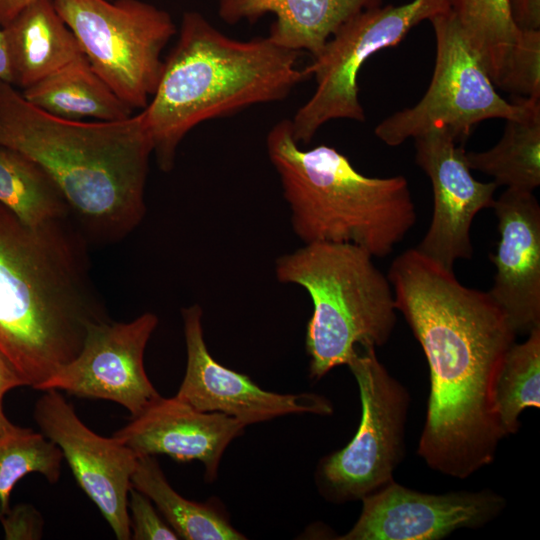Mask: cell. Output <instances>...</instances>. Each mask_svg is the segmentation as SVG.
Listing matches in <instances>:
<instances>
[{"label":"cell","instance_id":"cell-19","mask_svg":"<svg viewBox=\"0 0 540 540\" xmlns=\"http://www.w3.org/2000/svg\"><path fill=\"white\" fill-rule=\"evenodd\" d=\"M382 0H219L218 15L227 24L255 22L275 15L269 37L278 45L317 56L326 42L358 13Z\"/></svg>","mask_w":540,"mask_h":540},{"label":"cell","instance_id":"cell-12","mask_svg":"<svg viewBox=\"0 0 540 540\" xmlns=\"http://www.w3.org/2000/svg\"><path fill=\"white\" fill-rule=\"evenodd\" d=\"M33 410L40 432L61 450L86 495L119 540L131 539L128 495L137 455L89 429L59 390H44Z\"/></svg>","mask_w":540,"mask_h":540},{"label":"cell","instance_id":"cell-27","mask_svg":"<svg viewBox=\"0 0 540 540\" xmlns=\"http://www.w3.org/2000/svg\"><path fill=\"white\" fill-rule=\"evenodd\" d=\"M128 513L131 539L133 540H177V533L157 514L151 500L131 487L128 495Z\"/></svg>","mask_w":540,"mask_h":540},{"label":"cell","instance_id":"cell-1","mask_svg":"<svg viewBox=\"0 0 540 540\" xmlns=\"http://www.w3.org/2000/svg\"><path fill=\"white\" fill-rule=\"evenodd\" d=\"M387 276L429 365L418 455L431 469L465 479L494 460L504 438L491 395L517 333L489 292L463 285L416 248L399 254Z\"/></svg>","mask_w":540,"mask_h":540},{"label":"cell","instance_id":"cell-4","mask_svg":"<svg viewBox=\"0 0 540 540\" xmlns=\"http://www.w3.org/2000/svg\"><path fill=\"white\" fill-rule=\"evenodd\" d=\"M298 57L269 36L236 40L201 13L185 12L157 88L141 111L159 168H173L179 144L200 123L285 99L307 78Z\"/></svg>","mask_w":540,"mask_h":540},{"label":"cell","instance_id":"cell-13","mask_svg":"<svg viewBox=\"0 0 540 540\" xmlns=\"http://www.w3.org/2000/svg\"><path fill=\"white\" fill-rule=\"evenodd\" d=\"M415 140V161L429 177L433 190L430 225L415 248L453 269L456 261L470 259L472 222L483 209L492 208L497 185L476 180L463 144L446 130L432 129Z\"/></svg>","mask_w":540,"mask_h":540},{"label":"cell","instance_id":"cell-24","mask_svg":"<svg viewBox=\"0 0 540 540\" xmlns=\"http://www.w3.org/2000/svg\"><path fill=\"white\" fill-rule=\"evenodd\" d=\"M0 203L32 227L72 214L53 178L29 157L4 146H0Z\"/></svg>","mask_w":540,"mask_h":540},{"label":"cell","instance_id":"cell-28","mask_svg":"<svg viewBox=\"0 0 540 540\" xmlns=\"http://www.w3.org/2000/svg\"><path fill=\"white\" fill-rule=\"evenodd\" d=\"M0 523L6 540H38L43 535V518L31 504L11 507Z\"/></svg>","mask_w":540,"mask_h":540},{"label":"cell","instance_id":"cell-8","mask_svg":"<svg viewBox=\"0 0 540 540\" xmlns=\"http://www.w3.org/2000/svg\"><path fill=\"white\" fill-rule=\"evenodd\" d=\"M429 21L436 40L430 85L417 104L380 122L375 135L394 147L432 129H444L463 144L473 128L484 120H507L523 115L526 97L514 96L510 102L500 96L468 46L452 11Z\"/></svg>","mask_w":540,"mask_h":540},{"label":"cell","instance_id":"cell-9","mask_svg":"<svg viewBox=\"0 0 540 540\" xmlns=\"http://www.w3.org/2000/svg\"><path fill=\"white\" fill-rule=\"evenodd\" d=\"M375 349L357 347L347 364L359 388L358 430L345 447L321 459L316 471L320 492L335 503L362 500L385 487L404 457L410 395Z\"/></svg>","mask_w":540,"mask_h":540},{"label":"cell","instance_id":"cell-33","mask_svg":"<svg viewBox=\"0 0 540 540\" xmlns=\"http://www.w3.org/2000/svg\"><path fill=\"white\" fill-rule=\"evenodd\" d=\"M17 426L9 421L3 409V399L0 398V437L11 432Z\"/></svg>","mask_w":540,"mask_h":540},{"label":"cell","instance_id":"cell-16","mask_svg":"<svg viewBox=\"0 0 540 540\" xmlns=\"http://www.w3.org/2000/svg\"><path fill=\"white\" fill-rule=\"evenodd\" d=\"M500 235L488 291L516 333L540 327V205L533 192L507 189L492 206Z\"/></svg>","mask_w":540,"mask_h":540},{"label":"cell","instance_id":"cell-29","mask_svg":"<svg viewBox=\"0 0 540 540\" xmlns=\"http://www.w3.org/2000/svg\"><path fill=\"white\" fill-rule=\"evenodd\" d=\"M514 22L522 30H540V0H509Z\"/></svg>","mask_w":540,"mask_h":540},{"label":"cell","instance_id":"cell-25","mask_svg":"<svg viewBox=\"0 0 540 540\" xmlns=\"http://www.w3.org/2000/svg\"><path fill=\"white\" fill-rule=\"evenodd\" d=\"M491 396L493 413L504 437L518 431L523 410L540 407V327L507 351Z\"/></svg>","mask_w":540,"mask_h":540},{"label":"cell","instance_id":"cell-21","mask_svg":"<svg viewBox=\"0 0 540 540\" xmlns=\"http://www.w3.org/2000/svg\"><path fill=\"white\" fill-rule=\"evenodd\" d=\"M22 94L41 110L69 120L115 122L133 115V109L114 93L86 58L53 72Z\"/></svg>","mask_w":540,"mask_h":540},{"label":"cell","instance_id":"cell-31","mask_svg":"<svg viewBox=\"0 0 540 540\" xmlns=\"http://www.w3.org/2000/svg\"><path fill=\"white\" fill-rule=\"evenodd\" d=\"M31 0H0V27L10 22Z\"/></svg>","mask_w":540,"mask_h":540},{"label":"cell","instance_id":"cell-3","mask_svg":"<svg viewBox=\"0 0 540 540\" xmlns=\"http://www.w3.org/2000/svg\"><path fill=\"white\" fill-rule=\"evenodd\" d=\"M0 146L42 167L90 236L117 241L141 223L153 152L141 112L115 122L64 119L0 80Z\"/></svg>","mask_w":540,"mask_h":540},{"label":"cell","instance_id":"cell-20","mask_svg":"<svg viewBox=\"0 0 540 540\" xmlns=\"http://www.w3.org/2000/svg\"><path fill=\"white\" fill-rule=\"evenodd\" d=\"M12 85L23 90L62 67L85 58L53 0H31L5 26Z\"/></svg>","mask_w":540,"mask_h":540},{"label":"cell","instance_id":"cell-11","mask_svg":"<svg viewBox=\"0 0 540 540\" xmlns=\"http://www.w3.org/2000/svg\"><path fill=\"white\" fill-rule=\"evenodd\" d=\"M157 325L158 317L151 312L130 322L94 323L77 356L39 390L113 401L137 416L160 397L144 367L145 348Z\"/></svg>","mask_w":540,"mask_h":540},{"label":"cell","instance_id":"cell-7","mask_svg":"<svg viewBox=\"0 0 540 540\" xmlns=\"http://www.w3.org/2000/svg\"><path fill=\"white\" fill-rule=\"evenodd\" d=\"M92 69L133 110L144 109L177 33L165 10L140 0H53Z\"/></svg>","mask_w":540,"mask_h":540},{"label":"cell","instance_id":"cell-17","mask_svg":"<svg viewBox=\"0 0 540 540\" xmlns=\"http://www.w3.org/2000/svg\"><path fill=\"white\" fill-rule=\"evenodd\" d=\"M245 427L223 413L199 411L176 396H160L113 437L137 457L164 454L177 461L199 460L211 482L224 451Z\"/></svg>","mask_w":540,"mask_h":540},{"label":"cell","instance_id":"cell-15","mask_svg":"<svg viewBox=\"0 0 540 540\" xmlns=\"http://www.w3.org/2000/svg\"><path fill=\"white\" fill-rule=\"evenodd\" d=\"M187 363L176 397L203 412H220L245 426L297 413L328 415L330 402L317 394H279L266 391L247 375L218 363L204 340L202 308L181 310Z\"/></svg>","mask_w":540,"mask_h":540},{"label":"cell","instance_id":"cell-26","mask_svg":"<svg viewBox=\"0 0 540 540\" xmlns=\"http://www.w3.org/2000/svg\"><path fill=\"white\" fill-rule=\"evenodd\" d=\"M63 454L41 432L17 426L0 437V520L9 511L10 495L24 476L43 475L55 483L61 475Z\"/></svg>","mask_w":540,"mask_h":540},{"label":"cell","instance_id":"cell-23","mask_svg":"<svg viewBox=\"0 0 540 540\" xmlns=\"http://www.w3.org/2000/svg\"><path fill=\"white\" fill-rule=\"evenodd\" d=\"M131 485L156 505L179 539H246L214 505L193 502L178 494L168 483L155 456L138 457Z\"/></svg>","mask_w":540,"mask_h":540},{"label":"cell","instance_id":"cell-32","mask_svg":"<svg viewBox=\"0 0 540 540\" xmlns=\"http://www.w3.org/2000/svg\"><path fill=\"white\" fill-rule=\"evenodd\" d=\"M0 80L12 84V74L6 52L2 28L0 27Z\"/></svg>","mask_w":540,"mask_h":540},{"label":"cell","instance_id":"cell-22","mask_svg":"<svg viewBox=\"0 0 540 540\" xmlns=\"http://www.w3.org/2000/svg\"><path fill=\"white\" fill-rule=\"evenodd\" d=\"M466 160L498 187L533 192L540 185V98L526 97L525 112L506 120L499 142L486 151L466 152Z\"/></svg>","mask_w":540,"mask_h":540},{"label":"cell","instance_id":"cell-30","mask_svg":"<svg viewBox=\"0 0 540 540\" xmlns=\"http://www.w3.org/2000/svg\"><path fill=\"white\" fill-rule=\"evenodd\" d=\"M20 386H27L25 380L0 351V398L3 399L7 392Z\"/></svg>","mask_w":540,"mask_h":540},{"label":"cell","instance_id":"cell-6","mask_svg":"<svg viewBox=\"0 0 540 540\" xmlns=\"http://www.w3.org/2000/svg\"><path fill=\"white\" fill-rule=\"evenodd\" d=\"M275 275L281 283L304 288L311 298L305 343L312 379L347 365L357 347L376 348L390 339L397 321L393 289L364 248L306 243L277 258Z\"/></svg>","mask_w":540,"mask_h":540},{"label":"cell","instance_id":"cell-10","mask_svg":"<svg viewBox=\"0 0 540 540\" xmlns=\"http://www.w3.org/2000/svg\"><path fill=\"white\" fill-rule=\"evenodd\" d=\"M450 10V0H412L366 9L343 24L303 69L306 77L314 76L316 89L290 120L294 140L307 145L331 120L363 122L357 78L364 63L400 43L422 21Z\"/></svg>","mask_w":540,"mask_h":540},{"label":"cell","instance_id":"cell-14","mask_svg":"<svg viewBox=\"0 0 540 540\" xmlns=\"http://www.w3.org/2000/svg\"><path fill=\"white\" fill-rule=\"evenodd\" d=\"M361 514L341 540H440L497 518L506 499L490 490L422 493L392 481L362 500Z\"/></svg>","mask_w":540,"mask_h":540},{"label":"cell","instance_id":"cell-18","mask_svg":"<svg viewBox=\"0 0 540 540\" xmlns=\"http://www.w3.org/2000/svg\"><path fill=\"white\" fill-rule=\"evenodd\" d=\"M462 34L496 88L514 93L540 47V30H522L509 0H450Z\"/></svg>","mask_w":540,"mask_h":540},{"label":"cell","instance_id":"cell-2","mask_svg":"<svg viewBox=\"0 0 540 540\" xmlns=\"http://www.w3.org/2000/svg\"><path fill=\"white\" fill-rule=\"evenodd\" d=\"M109 319L68 218L32 227L0 203V351L39 390Z\"/></svg>","mask_w":540,"mask_h":540},{"label":"cell","instance_id":"cell-5","mask_svg":"<svg viewBox=\"0 0 540 540\" xmlns=\"http://www.w3.org/2000/svg\"><path fill=\"white\" fill-rule=\"evenodd\" d=\"M266 148L290 208L293 232L304 244L352 243L382 258L415 225V205L404 176H365L328 145L301 149L290 119L270 129Z\"/></svg>","mask_w":540,"mask_h":540}]
</instances>
